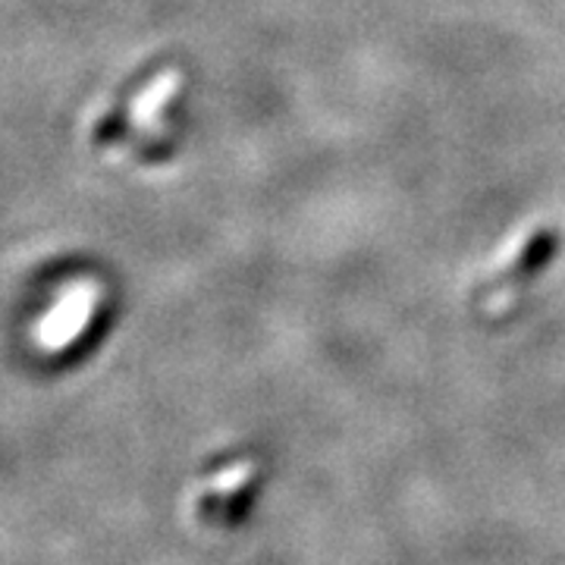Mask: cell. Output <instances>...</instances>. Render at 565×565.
<instances>
[{"label":"cell","instance_id":"cell-1","mask_svg":"<svg viewBox=\"0 0 565 565\" xmlns=\"http://www.w3.org/2000/svg\"><path fill=\"white\" fill-rule=\"evenodd\" d=\"M185 73L180 66H161L107 104L92 122V145L114 161L154 163L177 136L173 114L182 107Z\"/></svg>","mask_w":565,"mask_h":565},{"label":"cell","instance_id":"cell-2","mask_svg":"<svg viewBox=\"0 0 565 565\" xmlns=\"http://www.w3.org/2000/svg\"><path fill=\"white\" fill-rule=\"evenodd\" d=\"M104 308V282L95 274L73 277L54 292V299L39 315L32 340L41 352L61 355L63 349L79 343L82 337L92 330L95 318Z\"/></svg>","mask_w":565,"mask_h":565},{"label":"cell","instance_id":"cell-3","mask_svg":"<svg viewBox=\"0 0 565 565\" xmlns=\"http://www.w3.org/2000/svg\"><path fill=\"white\" fill-rule=\"evenodd\" d=\"M553 255H556V230L531 226L525 233H519L505 248V255H500V262L490 264V270L484 274L487 286L478 292L481 308L490 315L505 311L525 292L527 282L544 270Z\"/></svg>","mask_w":565,"mask_h":565},{"label":"cell","instance_id":"cell-4","mask_svg":"<svg viewBox=\"0 0 565 565\" xmlns=\"http://www.w3.org/2000/svg\"><path fill=\"white\" fill-rule=\"evenodd\" d=\"M255 478H258V462H255V459H239V462H233L230 468H221V471L211 478V493H214L217 500H230V497H236L243 487L252 484Z\"/></svg>","mask_w":565,"mask_h":565}]
</instances>
